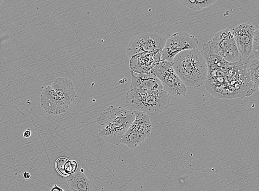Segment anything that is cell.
<instances>
[{
    "instance_id": "19",
    "label": "cell",
    "mask_w": 259,
    "mask_h": 191,
    "mask_svg": "<svg viewBox=\"0 0 259 191\" xmlns=\"http://www.w3.org/2000/svg\"><path fill=\"white\" fill-rule=\"evenodd\" d=\"M253 60H257L259 61V29L255 30L254 34L252 52L249 63L250 61Z\"/></svg>"
},
{
    "instance_id": "2",
    "label": "cell",
    "mask_w": 259,
    "mask_h": 191,
    "mask_svg": "<svg viewBox=\"0 0 259 191\" xmlns=\"http://www.w3.org/2000/svg\"><path fill=\"white\" fill-rule=\"evenodd\" d=\"M135 119L133 111L121 107L109 106L102 111L97 119L99 135L107 142L119 146Z\"/></svg>"
},
{
    "instance_id": "11",
    "label": "cell",
    "mask_w": 259,
    "mask_h": 191,
    "mask_svg": "<svg viewBox=\"0 0 259 191\" xmlns=\"http://www.w3.org/2000/svg\"><path fill=\"white\" fill-rule=\"evenodd\" d=\"M162 53L155 52L134 55L129 63L132 71L140 75L152 74L154 68L162 61Z\"/></svg>"
},
{
    "instance_id": "10",
    "label": "cell",
    "mask_w": 259,
    "mask_h": 191,
    "mask_svg": "<svg viewBox=\"0 0 259 191\" xmlns=\"http://www.w3.org/2000/svg\"><path fill=\"white\" fill-rule=\"evenodd\" d=\"M255 27L250 24L243 23L232 29V33L243 64L249 63L253 43Z\"/></svg>"
},
{
    "instance_id": "1",
    "label": "cell",
    "mask_w": 259,
    "mask_h": 191,
    "mask_svg": "<svg viewBox=\"0 0 259 191\" xmlns=\"http://www.w3.org/2000/svg\"><path fill=\"white\" fill-rule=\"evenodd\" d=\"M208 67L206 87L219 99L244 98L255 93L249 75L248 64L228 63L215 53L211 42L203 46L201 52Z\"/></svg>"
},
{
    "instance_id": "12",
    "label": "cell",
    "mask_w": 259,
    "mask_h": 191,
    "mask_svg": "<svg viewBox=\"0 0 259 191\" xmlns=\"http://www.w3.org/2000/svg\"><path fill=\"white\" fill-rule=\"evenodd\" d=\"M40 107L52 115L65 113L70 106L55 91L52 86H47L42 89L40 97Z\"/></svg>"
},
{
    "instance_id": "24",
    "label": "cell",
    "mask_w": 259,
    "mask_h": 191,
    "mask_svg": "<svg viewBox=\"0 0 259 191\" xmlns=\"http://www.w3.org/2000/svg\"><path fill=\"white\" fill-rule=\"evenodd\" d=\"M2 3H3L2 0H0V5H1Z\"/></svg>"
},
{
    "instance_id": "14",
    "label": "cell",
    "mask_w": 259,
    "mask_h": 191,
    "mask_svg": "<svg viewBox=\"0 0 259 191\" xmlns=\"http://www.w3.org/2000/svg\"><path fill=\"white\" fill-rule=\"evenodd\" d=\"M51 86L69 106L77 97L75 86L69 78L59 77L55 80Z\"/></svg>"
},
{
    "instance_id": "23",
    "label": "cell",
    "mask_w": 259,
    "mask_h": 191,
    "mask_svg": "<svg viewBox=\"0 0 259 191\" xmlns=\"http://www.w3.org/2000/svg\"><path fill=\"white\" fill-rule=\"evenodd\" d=\"M67 191H76V190H73V189H70L69 190H68Z\"/></svg>"
},
{
    "instance_id": "15",
    "label": "cell",
    "mask_w": 259,
    "mask_h": 191,
    "mask_svg": "<svg viewBox=\"0 0 259 191\" xmlns=\"http://www.w3.org/2000/svg\"><path fill=\"white\" fill-rule=\"evenodd\" d=\"M66 181L70 189L76 191H99L94 183L79 169L68 176Z\"/></svg>"
},
{
    "instance_id": "13",
    "label": "cell",
    "mask_w": 259,
    "mask_h": 191,
    "mask_svg": "<svg viewBox=\"0 0 259 191\" xmlns=\"http://www.w3.org/2000/svg\"><path fill=\"white\" fill-rule=\"evenodd\" d=\"M131 89L147 91H163V87L160 80L153 74L140 75L131 71Z\"/></svg>"
},
{
    "instance_id": "3",
    "label": "cell",
    "mask_w": 259,
    "mask_h": 191,
    "mask_svg": "<svg viewBox=\"0 0 259 191\" xmlns=\"http://www.w3.org/2000/svg\"><path fill=\"white\" fill-rule=\"evenodd\" d=\"M172 66L186 87L198 88L207 81V65L198 49L178 54L172 61Z\"/></svg>"
},
{
    "instance_id": "5",
    "label": "cell",
    "mask_w": 259,
    "mask_h": 191,
    "mask_svg": "<svg viewBox=\"0 0 259 191\" xmlns=\"http://www.w3.org/2000/svg\"><path fill=\"white\" fill-rule=\"evenodd\" d=\"M155 75L161 82L163 90L171 97H185L187 93L186 85L182 82L167 61L162 60L153 70Z\"/></svg>"
},
{
    "instance_id": "20",
    "label": "cell",
    "mask_w": 259,
    "mask_h": 191,
    "mask_svg": "<svg viewBox=\"0 0 259 191\" xmlns=\"http://www.w3.org/2000/svg\"><path fill=\"white\" fill-rule=\"evenodd\" d=\"M31 131H30L29 129H28L25 132H24L23 137L24 138H28L30 137V135H31Z\"/></svg>"
},
{
    "instance_id": "22",
    "label": "cell",
    "mask_w": 259,
    "mask_h": 191,
    "mask_svg": "<svg viewBox=\"0 0 259 191\" xmlns=\"http://www.w3.org/2000/svg\"><path fill=\"white\" fill-rule=\"evenodd\" d=\"M51 191H65L62 188H60L57 185H55V186L52 188Z\"/></svg>"
},
{
    "instance_id": "6",
    "label": "cell",
    "mask_w": 259,
    "mask_h": 191,
    "mask_svg": "<svg viewBox=\"0 0 259 191\" xmlns=\"http://www.w3.org/2000/svg\"><path fill=\"white\" fill-rule=\"evenodd\" d=\"M134 113L135 119L121 141V144L131 149H137L145 142L151 134L152 127L150 116L139 112Z\"/></svg>"
},
{
    "instance_id": "9",
    "label": "cell",
    "mask_w": 259,
    "mask_h": 191,
    "mask_svg": "<svg viewBox=\"0 0 259 191\" xmlns=\"http://www.w3.org/2000/svg\"><path fill=\"white\" fill-rule=\"evenodd\" d=\"M199 41L193 35L178 32L169 36L162 53V60L172 64L176 55L184 51L198 49Z\"/></svg>"
},
{
    "instance_id": "17",
    "label": "cell",
    "mask_w": 259,
    "mask_h": 191,
    "mask_svg": "<svg viewBox=\"0 0 259 191\" xmlns=\"http://www.w3.org/2000/svg\"><path fill=\"white\" fill-rule=\"evenodd\" d=\"M217 2V0H181L180 3L193 11L207 8Z\"/></svg>"
},
{
    "instance_id": "16",
    "label": "cell",
    "mask_w": 259,
    "mask_h": 191,
    "mask_svg": "<svg viewBox=\"0 0 259 191\" xmlns=\"http://www.w3.org/2000/svg\"><path fill=\"white\" fill-rule=\"evenodd\" d=\"M77 164L75 160H69L65 158H59L56 162V168L59 173L64 177L69 176L77 170Z\"/></svg>"
},
{
    "instance_id": "8",
    "label": "cell",
    "mask_w": 259,
    "mask_h": 191,
    "mask_svg": "<svg viewBox=\"0 0 259 191\" xmlns=\"http://www.w3.org/2000/svg\"><path fill=\"white\" fill-rule=\"evenodd\" d=\"M166 40L163 36L155 33H145L136 35L127 46V56L131 59L134 55L139 54L162 52Z\"/></svg>"
},
{
    "instance_id": "21",
    "label": "cell",
    "mask_w": 259,
    "mask_h": 191,
    "mask_svg": "<svg viewBox=\"0 0 259 191\" xmlns=\"http://www.w3.org/2000/svg\"><path fill=\"white\" fill-rule=\"evenodd\" d=\"M24 178H25L26 180H28L30 178V174L28 172H24L23 174Z\"/></svg>"
},
{
    "instance_id": "18",
    "label": "cell",
    "mask_w": 259,
    "mask_h": 191,
    "mask_svg": "<svg viewBox=\"0 0 259 191\" xmlns=\"http://www.w3.org/2000/svg\"><path fill=\"white\" fill-rule=\"evenodd\" d=\"M249 75L255 92L259 91V61L253 60L248 64Z\"/></svg>"
},
{
    "instance_id": "7",
    "label": "cell",
    "mask_w": 259,
    "mask_h": 191,
    "mask_svg": "<svg viewBox=\"0 0 259 191\" xmlns=\"http://www.w3.org/2000/svg\"><path fill=\"white\" fill-rule=\"evenodd\" d=\"M210 42L214 52L227 63L243 65L235 39L229 29L215 34Z\"/></svg>"
},
{
    "instance_id": "4",
    "label": "cell",
    "mask_w": 259,
    "mask_h": 191,
    "mask_svg": "<svg viewBox=\"0 0 259 191\" xmlns=\"http://www.w3.org/2000/svg\"><path fill=\"white\" fill-rule=\"evenodd\" d=\"M171 98L164 90L130 89L126 94L125 104L127 108L133 112L155 116L168 108Z\"/></svg>"
}]
</instances>
